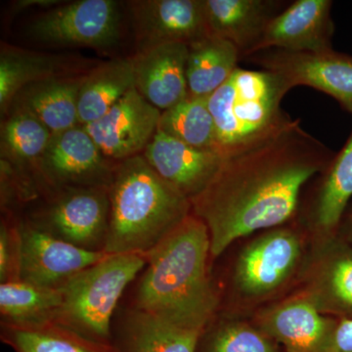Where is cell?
Instances as JSON below:
<instances>
[{
  "mask_svg": "<svg viewBox=\"0 0 352 352\" xmlns=\"http://www.w3.org/2000/svg\"><path fill=\"white\" fill-rule=\"evenodd\" d=\"M291 83L272 72L235 69L208 98L214 118L217 152L226 159L274 138L295 120L282 110Z\"/></svg>",
  "mask_w": 352,
  "mask_h": 352,
  "instance_id": "obj_4",
  "label": "cell"
},
{
  "mask_svg": "<svg viewBox=\"0 0 352 352\" xmlns=\"http://www.w3.org/2000/svg\"><path fill=\"white\" fill-rule=\"evenodd\" d=\"M52 133L43 122L25 113H11L1 126L2 156L18 166L38 164L50 144Z\"/></svg>",
  "mask_w": 352,
  "mask_h": 352,
  "instance_id": "obj_29",
  "label": "cell"
},
{
  "mask_svg": "<svg viewBox=\"0 0 352 352\" xmlns=\"http://www.w3.org/2000/svg\"><path fill=\"white\" fill-rule=\"evenodd\" d=\"M142 155L157 175L190 201L214 179L224 160L217 153L196 149L159 129Z\"/></svg>",
  "mask_w": 352,
  "mask_h": 352,
  "instance_id": "obj_16",
  "label": "cell"
},
{
  "mask_svg": "<svg viewBox=\"0 0 352 352\" xmlns=\"http://www.w3.org/2000/svg\"><path fill=\"white\" fill-rule=\"evenodd\" d=\"M50 201L29 217L43 230L69 244L91 252H105L110 198L109 187L55 190Z\"/></svg>",
  "mask_w": 352,
  "mask_h": 352,
  "instance_id": "obj_6",
  "label": "cell"
},
{
  "mask_svg": "<svg viewBox=\"0 0 352 352\" xmlns=\"http://www.w3.org/2000/svg\"><path fill=\"white\" fill-rule=\"evenodd\" d=\"M0 339L14 352H120L113 344L94 342L55 321L31 325L1 323Z\"/></svg>",
  "mask_w": 352,
  "mask_h": 352,
  "instance_id": "obj_26",
  "label": "cell"
},
{
  "mask_svg": "<svg viewBox=\"0 0 352 352\" xmlns=\"http://www.w3.org/2000/svg\"><path fill=\"white\" fill-rule=\"evenodd\" d=\"M159 131L199 150L217 152L214 118L208 99L189 96L162 112Z\"/></svg>",
  "mask_w": 352,
  "mask_h": 352,
  "instance_id": "obj_28",
  "label": "cell"
},
{
  "mask_svg": "<svg viewBox=\"0 0 352 352\" xmlns=\"http://www.w3.org/2000/svg\"><path fill=\"white\" fill-rule=\"evenodd\" d=\"M207 226L190 214L147 256L131 307L182 327L205 331L217 296L208 275Z\"/></svg>",
  "mask_w": 352,
  "mask_h": 352,
  "instance_id": "obj_2",
  "label": "cell"
},
{
  "mask_svg": "<svg viewBox=\"0 0 352 352\" xmlns=\"http://www.w3.org/2000/svg\"><path fill=\"white\" fill-rule=\"evenodd\" d=\"M82 60L66 55L43 54L4 46L0 55V107L8 109L14 96L31 83L80 75Z\"/></svg>",
  "mask_w": 352,
  "mask_h": 352,
  "instance_id": "obj_21",
  "label": "cell"
},
{
  "mask_svg": "<svg viewBox=\"0 0 352 352\" xmlns=\"http://www.w3.org/2000/svg\"><path fill=\"white\" fill-rule=\"evenodd\" d=\"M105 252H150L192 214L191 201L157 175L142 154L116 163L109 185Z\"/></svg>",
  "mask_w": 352,
  "mask_h": 352,
  "instance_id": "obj_3",
  "label": "cell"
},
{
  "mask_svg": "<svg viewBox=\"0 0 352 352\" xmlns=\"http://www.w3.org/2000/svg\"><path fill=\"white\" fill-rule=\"evenodd\" d=\"M336 321L305 294L265 310L258 327L284 352H331Z\"/></svg>",
  "mask_w": 352,
  "mask_h": 352,
  "instance_id": "obj_14",
  "label": "cell"
},
{
  "mask_svg": "<svg viewBox=\"0 0 352 352\" xmlns=\"http://www.w3.org/2000/svg\"><path fill=\"white\" fill-rule=\"evenodd\" d=\"M146 265L147 256L142 254H109L62 289L63 300L55 322L94 342L113 344V314Z\"/></svg>",
  "mask_w": 352,
  "mask_h": 352,
  "instance_id": "obj_5",
  "label": "cell"
},
{
  "mask_svg": "<svg viewBox=\"0 0 352 352\" xmlns=\"http://www.w3.org/2000/svg\"><path fill=\"white\" fill-rule=\"evenodd\" d=\"M21 280L50 289H63L83 270L108 256L59 239L27 219L21 221Z\"/></svg>",
  "mask_w": 352,
  "mask_h": 352,
  "instance_id": "obj_10",
  "label": "cell"
},
{
  "mask_svg": "<svg viewBox=\"0 0 352 352\" xmlns=\"http://www.w3.org/2000/svg\"><path fill=\"white\" fill-rule=\"evenodd\" d=\"M21 221L2 217L0 226V283L21 280L22 263Z\"/></svg>",
  "mask_w": 352,
  "mask_h": 352,
  "instance_id": "obj_31",
  "label": "cell"
},
{
  "mask_svg": "<svg viewBox=\"0 0 352 352\" xmlns=\"http://www.w3.org/2000/svg\"><path fill=\"white\" fill-rule=\"evenodd\" d=\"M61 1L58 0H20L15 2L16 10L19 11L20 9H27L30 7H55L60 6Z\"/></svg>",
  "mask_w": 352,
  "mask_h": 352,
  "instance_id": "obj_33",
  "label": "cell"
},
{
  "mask_svg": "<svg viewBox=\"0 0 352 352\" xmlns=\"http://www.w3.org/2000/svg\"><path fill=\"white\" fill-rule=\"evenodd\" d=\"M344 219H346V223H344V226H342V228L344 229V235L342 238L352 244V210H351V212H346L344 214L342 220Z\"/></svg>",
  "mask_w": 352,
  "mask_h": 352,
  "instance_id": "obj_34",
  "label": "cell"
},
{
  "mask_svg": "<svg viewBox=\"0 0 352 352\" xmlns=\"http://www.w3.org/2000/svg\"><path fill=\"white\" fill-rule=\"evenodd\" d=\"M134 87L131 57L111 60L90 69L85 74L78 94L80 126H85L101 119Z\"/></svg>",
  "mask_w": 352,
  "mask_h": 352,
  "instance_id": "obj_23",
  "label": "cell"
},
{
  "mask_svg": "<svg viewBox=\"0 0 352 352\" xmlns=\"http://www.w3.org/2000/svg\"><path fill=\"white\" fill-rule=\"evenodd\" d=\"M307 295L323 314L352 319V244L333 237Z\"/></svg>",
  "mask_w": 352,
  "mask_h": 352,
  "instance_id": "obj_22",
  "label": "cell"
},
{
  "mask_svg": "<svg viewBox=\"0 0 352 352\" xmlns=\"http://www.w3.org/2000/svg\"><path fill=\"white\" fill-rule=\"evenodd\" d=\"M85 74L50 78L25 85L9 104L11 113H25L52 134L80 126L78 101Z\"/></svg>",
  "mask_w": 352,
  "mask_h": 352,
  "instance_id": "obj_19",
  "label": "cell"
},
{
  "mask_svg": "<svg viewBox=\"0 0 352 352\" xmlns=\"http://www.w3.org/2000/svg\"><path fill=\"white\" fill-rule=\"evenodd\" d=\"M131 59L135 89L161 112L188 97L186 44L153 46L138 50Z\"/></svg>",
  "mask_w": 352,
  "mask_h": 352,
  "instance_id": "obj_17",
  "label": "cell"
},
{
  "mask_svg": "<svg viewBox=\"0 0 352 352\" xmlns=\"http://www.w3.org/2000/svg\"><path fill=\"white\" fill-rule=\"evenodd\" d=\"M333 157L295 120L265 142L226 157L214 179L191 200L192 214L207 226L210 256L217 258L236 240L288 221L303 186Z\"/></svg>",
  "mask_w": 352,
  "mask_h": 352,
  "instance_id": "obj_1",
  "label": "cell"
},
{
  "mask_svg": "<svg viewBox=\"0 0 352 352\" xmlns=\"http://www.w3.org/2000/svg\"><path fill=\"white\" fill-rule=\"evenodd\" d=\"M244 59L283 76L293 87L307 85L331 95L352 113V56L333 50L289 52L268 50Z\"/></svg>",
  "mask_w": 352,
  "mask_h": 352,
  "instance_id": "obj_9",
  "label": "cell"
},
{
  "mask_svg": "<svg viewBox=\"0 0 352 352\" xmlns=\"http://www.w3.org/2000/svg\"><path fill=\"white\" fill-rule=\"evenodd\" d=\"M119 2L78 0L57 6L34 18L30 36L55 46L108 48L120 36Z\"/></svg>",
  "mask_w": 352,
  "mask_h": 352,
  "instance_id": "obj_7",
  "label": "cell"
},
{
  "mask_svg": "<svg viewBox=\"0 0 352 352\" xmlns=\"http://www.w3.org/2000/svg\"><path fill=\"white\" fill-rule=\"evenodd\" d=\"M127 6L138 50L164 43L189 46L212 36L204 0H134Z\"/></svg>",
  "mask_w": 352,
  "mask_h": 352,
  "instance_id": "obj_13",
  "label": "cell"
},
{
  "mask_svg": "<svg viewBox=\"0 0 352 352\" xmlns=\"http://www.w3.org/2000/svg\"><path fill=\"white\" fill-rule=\"evenodd\" d=\"M302 256L300 238L289 229H274L250 243L235 266L234 283L248 298L272 293L291 277Z\"/></svg>",
  "mask_w": 352,
  "mask_h": 352,
  "instance_id": "obj_11",
  "label": "cell"
},
{
  "mask_svg": "<svg viewBox=\"0 0 352 352\" xmlns=\"http://www.w3.org/2000/svg\"><path fill=\"white\" fill-rule=\"evenodd\" d=\"M161 116V111L134 87L105 116L85 129L104 156L118 163L143 154L159 129Z\"/></svg>",
  "mask_w": 352,
  "mask_h": 352,
  "instance_id": "obj_12",
  "label": "cell"
},
{
  "mask_svg": "<svg viewBox=\"0 0 352 352\" xmlns=\"http://www.w3.org/2000/svg\"><path fill=\"white\" fill-rule=\"evenodd\" d=\"M324 173L315 196L312 219L321 233L333 237L352 199V132Z\"/></svg>",
  "mask_w": 352,
  "mask_h": 352,
  "instance_id": "obj_25",
  "label": "cell"
},
{
  "mask_svg": "<svg viewBox=\"0 0 352 352\" xmlns=\"http://www.w3.org/2000/svg\"><path fill=\"white\" fill-rule=\"evenodd\" d=\"M212 36L226 39L250 56L270 21L284 10V2L270 0H204Z\"/></svg>",
  "mask_w": 352,
  "mask_h": 352,
  "instance_id": "obj_18",
  "label": "cell"
},
{
  "mask_svg": "<svg viewBox=\"0 0 352 352\" xmlns=\"http://www.w3.org/2000/svg\"><path fill=\"white\" fill-rule=\"evenodd\" d=\"M115 162L104 156L83 126L52 134L38 164L50 192L78 187H109Z\"/></svg>",
  "mask_w": 352,
  "mask_h": 352,
  "instance_id": "obj_8",
  "label": "cell"
},
{
  "mask_svg": "<svg viewBox=\"0 0 352 352\" xmlns=\"http://www.w3.org/2000/svg\"><path fill=\"white\" fill-rule=\"evenodd\" d=\"M330 0H296L270 21L254 53L268 50L324 52L332 50Z\"/></svg>",
  "mask_w": 352,
  "mask_h": 352,
  "instance_id": "obj_15",
  "label": "cell"
},
{
  "mask_svg": "<svg viewBox=\"0 0 352 352\" xmlns=\"http://www.w3.org/2000/svg\"><path fill=\"white\" fill-rule=\"evenodd\" d=\"M331 352H352V319H337Z\"/></svg>",
  "mask_w": 352,
  "mask_h": 352,
  "instance_id": "obj_32",
  "label": "cell"
},
{
  "mask_svg": "<svg viewBox=\"0 0 352 352\" xmlns=\"http://www.w3.org/2000/svg\"><path fill=\"white\" fill-rule=\"evenodd\" d=\"M204 332L131 307L113 333V344L120 352H197Z\"/></svg>",
  "mask_w": 352,
  "mask_h": 352,
  "instance_id": "obj_20",
  "label": "cell"
},
{
  "mask_svg": "<svg viewBox=\"0 0 352 352\" xmlns=\"http://www.w3.org/2000/svg\"><path fill=\"white\" fill-rule=\"evenodd\" d=\"M63 289H50L18 280L0 283L1 323L31 325L55 321Z\"/></svg>",
  "mask_w": 352,
  "mask_h": 352,
  "instance_id": "obj_27",
  "label": "cell"
},
{
  "mask_svg": "<svg viewBox=\"0 0 352 352\" xmlns=\"http://www.w3.org/2000/svg\"><path fill=\"white\" fill-rule=\"evenodd\" d=\"M197 352H284L258 327L239 320L210 322Z\"/></svg>",
  "mask_w": 352,
  "mask_h": 352,
  "instance_id": "obj_30",
  "label": "cell"
},
{
  "mask_svg": "<svg viewBox=\"0 0 352 352\" xmlns=\"http://www.w3.org/2000/svg\"><path fill=\"white\" fill-rule=\"evenodd\" d=\"M241 59L230 41L215 36L190 44L186 78L189 96L208 99L229 80Z\"/></svg>",
  "mask_w": 352,
  "mask_h": 352,
  "instance_id": "obj_24",
  "label": "cell"
}]
</instances>
